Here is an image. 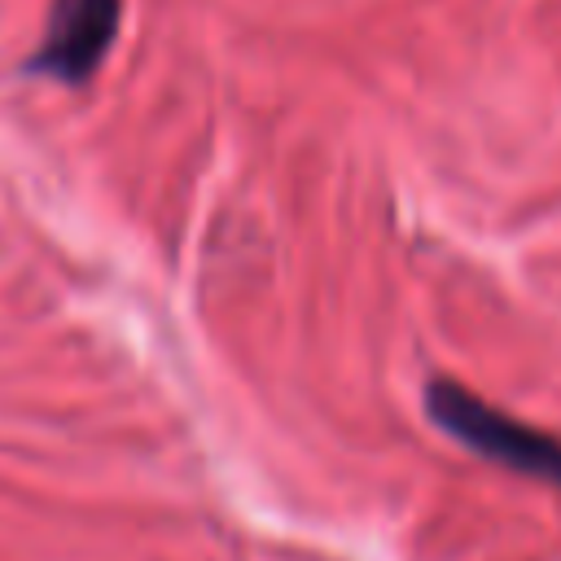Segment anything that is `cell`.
<instances>
[{"instance_id": "cell-1", "label": "cell", "mask_w": 561, "mask_h": 561, "mask_svg": "<svg viewBox=\"0 0 561 561\" xmlns=\"http://www.w3.org/2000/svg\"><path fill=\"white\" fill-rule=\"evenodd\" d=\"M425 408H430L434 425L447 430L473 456L561 491V438L557 434L535 430V425L508 416L504 408L478 399L460 381H443V377L425 386Z\"/></svg>"}, {"instance_id": "cell-2", "label": "cell", "mask_w": 561, "mask_h": 561, "mask_svg": "<svg viewBox=\"0 0 561 561\" xmlns=\"http://www.w3.org/2000/svg\"><path fill=\"white\" fill-rule=\"evenodd\" d=\"M118 22H123V0H53L26 70L83 88L101 70L118 35Z\"/></svg>"}]
</instances>
